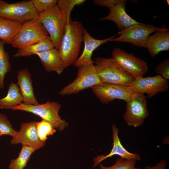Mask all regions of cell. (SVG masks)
Masks as SVG:
<instances>
[{
	"mask_svg": "<svg viewBox=\"0 0 169 169\" xmlns=\"http://www.w3.org/2000/svg\"><path fill=\"white\" fill-rule=\"evenodd\" d=\"M166 166V161L162 160L153 166H146L145 169H165Z\"/></svg>",
	"mask_w": 169,
	"mask_h": 169,
	"instance_id": "1f68e13d",
	"label": "cell"
},
{
	"mask_svg": "<svg viewBox=\"0 0 169 169\" xmlns=\"http://www.w3.org/2000/svg\"><path fill=\"white\" fill-rule=\"evenodd\" d=\"M38 13L31 0L8 3L0 0V17L17 21L22 24L37 19Z\"/></svg>",
	"mask_w": 169,
	"mask_h": 169,
	"instance_id": "8992f818",
	"label": "cell"
},
{
	"mask_svg": "<svg viewBox=\"0 0 169 169\" xmlns=\"http://www.w3.org/2000/svg\"><path fill=\"white\" fill-rule=\"evenodd\" d=\"M35 54L39 58L42 65L48 72H54L60 74L66 68L59 50L55 48Z\"/></svg>",
	"mask_w": 169,
	"mask_h": 169,
	"instance_id": "ac0fdd59",
	"label": "cell"
},
{
	"mask_svg": "<svg viewBox=\"0 0 169 169\" xmlns=\"http://www.w3.org/2000/svg\"><path fill=\"white\" fill-rule=\"evenodd\" d=\"M96 71L102 82L130 87L135 77L125 71L112 57L94 59Z\"/></svg>",
	"mask_w": 169,
	"mask_h": 169,
	"instance_id": "7a4b0ae2",
	"label": "cell"
},
{
	"mask_svg": "<svg viewBox=\"0 0 169 169\" xmlns=\"http://www.w3.org/2000/svg\"><path fill=\"white\" fill-rule=\"evenodd\" d=\"M114 37L113 36L103 39H97L91 36L87 30L84 28L83 33L84 48L81 55L73 64L74 66L78 67L83 65L94 64L91 58L93 51L100 45L109 41Z\"/></svg>",
	"mask_w": 169,
	"mask_h": 169,
	"instance_id": "2e32d148",
	"label": "cell"
},
{
	"mask_svg": "<svg viewBox=\"0 0 169 169\" xmlns=\"http://www.w3.org/2000/svg\"><path fill=\"white\" fill-rule=\"evenodd\" d=\"M111 55L112 58L125 71L135 78L143 77L147 72L148 66L146 62L133 54L115 48Z\"/></svg>",
	"mask_w": 169,
	"mask_h": 169,
	"instance_id": "30bf717a",
	"label": "cell"
},
{
	"mask_svg": "<svg viewBox=\"0 0 169 169\" xmlns=\"http://www.w3.org/2000/svg\"><path fill=\"white\" fill-rule=\"evenodd\" d=\"M22 25L17 21L0 17V39L11 44Z\"/></svg>",
	"mask_w": 169,
	"mask_h": 169,
	"instance_id": "ffe728a7",
	"label": "cell"
},
{
	"mask_svg": "<svg viewBox=\"0 0 169 169\" xmlns=\"http://www.w3.org/2000/svg\"><path fill=\"white\" fill-rule=\"evenodd\" d=\"M136 161H130L121 157L118 158L114 165L110 166H105L100 164V169H141L140 167L135 166Z\"/></svg>",
	"mask_w": 169,
	"mask_h": 169,
	"instance_id": "4316f807",
	"label": "cell"
},
{
	"mask_svg": "<svg viewBox=\"0 0 169 169\" xmlns=\"http://www.w3.org/2000/svg\"><path fill=\"white\" fill-rule=\"evenodd\" d=\"M113 147L110 153L106 155H98L93 159V167L95 168L100 163L105 160L114 155L120 156L121 157L130 161H140V155L137 153H132L127 151L121 144L118 136L119 130L115 123L112 125Z\"/></svg>",
	"mask_w": 169,
	"mask_h": 169,
	"instance_id": "5bb4252c",
	"label": "cell"
},
{
	"mask_svg": "<svg viewBox=\"0 0 169 169\" xmlns=\"http://www.w3.org/2000/svg\"><path fill=\"white\" fill-rule=\"evenodd\" d=\"M1 136H2V135L0 133V137Z\"/></svg>",
	"mask_w": 169,
	"mask_h": 169,
	"instance_id": "836d02e7",
	"label": "cell"
},
{
	"mask_svg": "<svg viewBox=\"0 0 169 169\" xmlns=\"http://www.w3.org/2000/svg\"><path fill=\"white\" fill-rule=\"evenodd\" d=\"M5 43L0 39V89L4 87V80L5 74L11 69L9 62L10 57L8 53L4 49Z\"/></svg>",
	"mask_w": 169,
	"mask_h": 169,
	"instance_id": "cb8c5ba5",
	"label": "cell"
},
{
	"mask_svg": "<svg viewBox=\"0 0 169 169\" xmlns=\"http://www.w3.org/2000/svg\"><path fill=\"white\" fill-rule=\"evenodd\" d=\"M84 0H57V5L65 15L67 24L70 20L71 12L76 5H79L83 3Z\"/></svg>",
	"mask_w": 169,
	"mask_h": 169,
	"instance_id": "484cf974",
	"label": "cell"
},
{
	"mask_svg": "<svg viewBox=\"0 0 169 169\" xmlns=\"http://www.w3.org/2000/svg\"><path fill=\"white\" fill-rule=\"evenodd\" d=\"M61 108V104L57 102L48 101L45 103L36 105H27L21 103L10 109L24 111L38 115L43 120L50 123L55 129L61 131L68 126V124L62 120L59 115Z\"/></svg>",
	"mask_w": 169,
	"mask_h": 169,
	"instance_id": "277c9868",
	"label": "cell"
},
{
	"mask_svg": "<svg viewBox=\"0 0 169 169\" xmlns=\"http://www.w3.org/2000/svg\"><path fill=\"white\" fill-rule=\"evenodd\" d=\"M38 19L49 34L54 48L58 50L67 24L65 15L56 5L38 13Z\"/></svg>",
	"mask_w": 169,
	"mask_h": 169,
	"instance_id": "3957f363",
	"label": "cell"
},
{
	"mask_svg": "<svg viewBox=\"0 0 169 169\" xmlns=\"http://www.w3.org/2000/svg\"><path fill=\"white\" fill-rule=\"evenodd\" d=\"M18 82L23 104L36 105L39 104L34 95L30 74L27 69L19 70L17 74Z\"/></svg>",
	"mask_w": 169,
	"mask_h": 169,
	"instance_id": "e0dca14e",
	"label": "cell"
},
{
	"mask_svg": "<svg viewBox=\"0 0 169 169\" xmlns=\"http://www.w3.org/2000/svg\"><path fill=\"white\" fill-rule=\"evenodd\" d=\"M84 29L82 23L77 21H70L66 25L58 50L66 68L73 64L78 58Z\"/></svg>",
	"mask_w": 169,
	"mask_h": 169,
	"instance_id": "6da1fadb",
	"label": "cell"
},
{
	"mask_svg": "<svg viewBox=\"0 0 169 169\" xmlns=\"http://www.w3.org/2000/svg\"><path fill=\"white\" fill-rule=\"evenodd\" d=\"M121 0H94L93 3L99 6L106 7L109 8L119 3Z\"/></svg>",
	"mask_w": 169,
	"mask_h": 169,
	"instance_id": "4dcf8cb0",
	"label": "cell"
},
{
	"mask_svg": "<svg viewBox=\"0 0 169 169\" xmlns=\"http://www.w3.org/2000/svg\"><path fill=\"white\" fill-rule=\"evenodd\" d=\"M146 99L144 94L134 92L126 102L123 117L128 125L136 127L142 125L149 115Z\"/></svg>",
	"mask_w": 169,
	"mask_h": 169,
	"instance_id": "9c48e42d",
	"label": "cell"
},
{
	"mask_svg": "<svg viewBox=\"0 0 169 169\" xmlns=\"http://www.w3.org/2000/svg\"><path fill=\"white\" fill-rule=\"evenodd\" d=\"M145 48L147 49L152 58L160 52L168 50L169 30L157 31L149 36L146 42Z\"/></svg>",
	"mask_w": 169,
	"mask_h": 169,
	"instance_id": "d6986e66",
	"label": "cell"
},
{
	"mask_svg": "<svg viewBox=\"0 0 169 169\" xmlns=\"http://www.w3.org/2000/svg\"><path fill=\"white\" fill-rule=\"evenodd\" d=\"M36 129L39 139L42 142H45L48 136L53 135L56 132L53 125L44 120L37 122Z\"/></svg>",
	"mask_w": 169,
	"mask_h": 169,
	"instance_id": "d4e9b609",
	"label": "cell"
},
{
	"mask_svg": "<svg viewBox=\"0 0 169 169\" xmlns=\"http://www.w3.org/2000/svg\"><path fill=\"white\" fill-rule=\"evenodd\" d=\"M134 91L147 94L151 98L159 92H164L169 89V81L161 76L135 77L129 87Z\"/></svg>",
	"mask_w": 169,
	"mask_h": 169,
	"instance_id": "7c38bea8",
	"label": "cell"
},
{
	"mask_svg": "<svg viewBox=\"0 0 169 169\" xmlns=\"http://www.w3.org/2000/svg\"><path fill=\"white\" fill-rule=\"evenodd\" d=\"M40 148L38 146L22 145L18 157L10 160L8 169H23L26 166L32 154Z\"/></svg>",
	"mask_w": 169,
	"mask_h": 169,
	"instance_id": "603a6c76",
	"label": "cell"
},
{
	"mask_svg": "<svg viewBox=\"0 0 169 169\" xmlns=\"http://www.w3.org/2000/svg\"><path fill=\"white\" fill-rule=\"evenodd\" d=\"M17 132L13 128L7 115L0 113V133L1 135H9L13 137Z\"/></svg>",
	"mask_w": 169,
	"mask_h": 169,
	"instance_id": "83f0119b",
	"label": "cell"
},
{
	"mask_svg": "<svg viewBox=\"0 0 169 169\" xmlns=\"http://www.w3.org/2000/svg\"><path fill=\"white\" fill-rule=\"evenodd\" d=\"M78 68L76 78L61 90L59 95H64L77 93L102 83L94 63L83 65Z\"/></svg>",
	"mask_w": 169,
	"mask_h": 169,
	"instance_id": "5b68a950",
	"label": "cell"
},
{
	"mask_svg": "<svg viewBox=\"0 0 169 169\" xmlns=\"http://www.w3.org/2000/svg\"><path fill=\"white\" fill-rule=\"evenodd\" d=\"M37 123L36 121L22 123L20 130L11 140V144L13 145L20 143L22 145L43 147L45 142H42L39 139L36 129Z\"/></svg>",
	"mask_w": 169,
	"mask_h": 169,
	"instance_id": "4fadbf2b",
	"label": "cell"
},
{
	"mask_svg": "<svg viewBox=\"0 0 169 169\" xmlns=\"http://www.w3.org/2000/svg\"><path fill=\"white\" fill-rule=\"evenodd\" d=\"M30 169H37L36 168H31Z\"/></svg>",
	"mask_w": 169,
	"mask_h": 169,
	"instance_id": "d6a6232c",
	"label": "cell"
},
{
	"mask_svg": "<svg viewBox=\"0 0 169 169\" xmlns=\"http://www.w3.org/2000/svg\"><path fill=\"white\" fill-rule=\"evenodd\" d=\"M48 36L38 19H34L22 25L11 44L12 47L19 49L38 43Z\"/></svg>",
	"mask_w": 169,
	"mask_h": 169,
	"instance_id": "52a82bcc",
	"label": "cell"
},
{
	"mask_svg": "<svg viewBox=\"0 0 169 169\" xmlns=\"http://www.w3.org/2000/svg\"><path fill=\"white\" fill-rule=\"evenodd\" d=\"M37 12H44L57 5V0H31Z\"/></svg>",
	"mask_w": 169,
	"mask_h": 169,
	"instance_id": "f1b7e54d",
	"label": "cell"
},
{
	"mask_svg": "<svg viewBox=\"0 0 169 169\" xmlns=\"http://www.w3.org/2000/svg\"><path fill=\"white\" fill-rule=\"evenodd\" d=\"M156 73L164 79H169V59H165L158 64L155 69Z\"/></svg>",
	"mask_w": 169,
	"mask_h": 169,
	"instance_id": "f546056e",
	"label": "cell"
},
{
	"mask_svg": "<svg viewBox=\"0 0 169 169\" xmlns=\"http://www.w3.org/2000/svg\"><path fill=\"white\" fill-rule=\"evenodd\" d=\"M167 30L169 29L158 28L152 24L143 23L134 24L120 31L119 37L111 39L109 41L130 43L136 47L145 48L150 34L157 31Z\"/></svg>",
	"mask_w": 169,
	"mask_h": 169,
	"instance_id": "ba28073f",
	"label": "cell"
},
{
	"mask_svg": "<svg viewBox=\"0 0 169 169\" xmlns=\"http://www.w3.org/2000/svg\"><path fill=\"white\" fill-rule=\"evenodd\" d=\"M55 48L49 36L39 42L19 49L13 55L14 58L28 57L37 53L43 52Z\"/></svg>",
	"mask_w": 169,
	"mask_h": 169,
	"instance_id": "44dd1931",
	"label": "cell"
},
{
	"mask_svg": "<svg viewBox=\"0 0 169 169\" xmlns=\"http://www.w3.org/2000/svg\"><path fill=\"white\" fill-rule=\"evenodd\" d=\"M22 101L23 98L18 84L11 82L7 95L0 99V108L10 109L13 107L20 105Z\"/></svg>",
	"mask_w": 169,
	"mask_h": 169,
	"instance_id": "7402d4cb",
	"label": "cell"
},
{
	"mask_svg": "<svg viewBox=\"0 0 169 169\" xmlns=\"http://www.w3.org/2000/svg\"><path fill=\"white\" fill-rule=\"evenodd\" d=\"M127 1H121L114 6L109 8L108 15L99 19V20H110L114 22L120 31L124 30L134 24H142L129 15L126 12L125 7Z\"/></svg>",
	"mask_w": 169,
	"mask_h": 169,
	"instance_id": "9a60e30c",
	"label": "cell"
},
{
	"mask_svg": "<svg viewBox=\"0 0 169 169\" xmlns=\"http://www.w3.org/2000/svg\"><path fill=\"white\" fill-rule=\"evenodd\" d=\"M91 89L94 95L103 104L108 103L116 99L126 102L134 92L129 86L103 82Z\"/></svg>",
	"mask_w": 169,
	"mask_h": 169,
	"instance_id": "8fae6325",
	"label": "cell"
}]
</instances>
